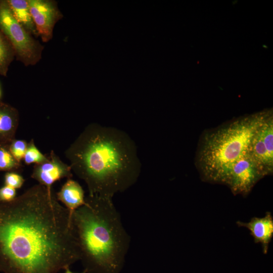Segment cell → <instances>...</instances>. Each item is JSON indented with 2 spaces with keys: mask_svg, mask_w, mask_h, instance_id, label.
I'll return each mask as SVG.
<instances>
[{
  "mask_svg": "<svg viewBox=\"0 0 273 273\" xmlns=\"http://www.w3.org/2000/svg\"><path fill=\"white\" fill-rule=\"evenodd\" d=\"M79 260L71 217L37 184L0 202V271L58 273Z\"/></svg>",
  "mask_w": 273,
  "mask_h": 273,
  "instance_id": "1",
  "label": "cell"
},
{
  "mask_svg": "<svg viewBox=\"0 0 273 273\" xmlns=\"http://www.w3.org/2000/svg\"><path fill=\"white\" fill-rule=\"evenodd\" d=\"M65 154L89 196L112 199L133 186L141 171L136 146L129 135L98 123L87 125Z\"/></svg>",
  "mask_w": 273,
  "mask_h": 273,
  "instance_id": "2",
  "label": "cell"
},
{
  "mask_svg": "<svg viewBox=\"0 0 273 273\" xmlns=\"http://www.w3.org/2000/svg\"><path fill=\"white\" fill-rule=\"evenodd\" d=\"M71 222L84 270L120 273L130 237L112 199L88 195L72 214Z\"/></svg>",
  "mask_w": 273,
  "mask_h": 273,
  "instance_id": "3",
  "label": "cell"
},
{
  "mask_svg": "<svg viewBox=\"0 0 273 273\" xmlns=\"http://www.w3.org/2000/svg\"><path fill=\"white\" fill-rule=\"evenodd\" d=\"M268 112L241 117L203 133L196 158L203 180L225 185L233 164L249 152L256 130Z\"/></svg>",
  "mask_w": 273,
  "mask_h": 273,
  "instance_id": "4",
  "label": "cell"
},
{
  "mask_svg": "<svg viewBox=\"0 0 273 273\" xmlns=\"http://www.w3.org/2000/svg\"><path fill=\"white\" fill-rule=\"evenodd\" d=\"M0 30L11 43L17 59L25 66L39 62L43 46L16 20L7 1L0 2Z\"/></svg>",
  "mask_w": 273,
  "mask_h": 273,
  "instance_id": "5",
  "label": "cell"
},
{
  "mask_svg": "<svg viewBox=\"0 0 273 273\" xmlns=\"http://www.w3.org/2000/svg\"><path fill=\"white\" fill-rule=\"evenodd\" d=\"M264 176V174L248 152L233 164L225 185L234 195H246Z\"/></svg>",
  "mask_w": 273,
  "mask_h": 273,
  "instance_id": "6",
  "label": "cell"
},
{
  "mask_svg": "<svg viewBox=\"0 0 273 273\" xmlns=\"http://www.w3.org/2000/svg\"><path fill=\"white\" fill-rule=\"evenodd\" d=\"M249 153L265 176L273 171V117L269 112L256 130Z\"/></svg>",
  "mask_w": 273,
  "mask_h": 273,
  "instance_id": "7",
  "label": "cell"
},
{
  "mask_svg": "<svg viewBox=\"0 0 273 273\" xmlns=\"http://www.w3.org/2000/svg\"><path fill=\"white\" fill-rule=\"evenodd\" d=\"M29 8L38 36L48 42L52 39L56 23L63 18L57 3L52 0H28Z\"/></svg>",
  "mask_w": 273,
  "mask_h": 273,
  "instance_id": "8",
  "label": "cell"
},
{
  "mask_svg": "<svg viewBox=\"0 0 273 273\" xmlns=\"http://www.w3.org/2000/svg\"><path fill=\"white\" fill-rule=\"evenodd\" d=\"M72 175L70 165L51 151L48 161L34 165L31 177L52 191V187L55 182L64 178H70Z\"/></svg>",
  "mask_w": 273,
  "mask_h": 273,
  "instance_id": "9",
  "label": "cell"
},
{
  "mask_svg": "<svg viewBox=\"0 0 273 273\" xmlns=\"http://www.w3.org/2000/svg\"><path fill=\"white\" fill-rule=\"evenodd\" d=\"M239 226L245 227L250 232L255 243H260L263 252L266 254L273 236V217L267 212L262 217H254L248 222L237 221Z\"/></svg>",
  "mask_w": 273,
  "mask_h": 273,
  "instance_id": "10",
  "label": "cell"
},
{
  "mask_svg": "<svg viewBox=\"0 0 273 273\" xmlns=\"http://www.w3.org/2000/svg\"><path fill=\"white\" fill-rule=\"evenodd\" d=\"M57 200L68 210L71 217L74 212L85 203L84 191L76 180L68 178L57 193Z\"/></svg>",
  "mask_w": 273,
  "mask_h": 273,
  "instance_id": "11",
  "label": "cell"
},
{
  "mask_svg": "<svg viewBox=\"0 0 273 273\" xmlns=\"http://www.w3.org/2000/svg\"><path fill=\"white\" fill-rule=\"evenodd\" d=\"M19 121L18 110L0 102V145H9L15 139Z\"/></svg>",
  "mask_w": 273,
  "mask_h": 273,
  "instance_id": "12",
  "label": "cell"
},
{
  "mask_svg": "<svg viewBox=\"0 0 273 273\" xmlns=\"http://www.w3.org/2000/svg\"><path fill=\"white\" fill-rule=\"evenodd\" d=\"M7 1L16 20L31 35L39 36L30 14L28 0Z\"/></svg>",
  "mask_w": 273,
  "mask_h": 273,
  "instance_id": "13",
  "label": "cell"
},
{
  "mask_svg": "<svg viewBox=\"0 0 273 273\" xmlns=\"http://www.w3.org/2000/svg\"><path fill=\"white\" fill-rule=\"evenodd\" d=\"M15 56V51L7 38L0 31V74L6 76L8 67Z\"/></svg>",
  "mask_w": 273,
  "mask_h": 273,
  "instance_id": "14",
  "label": "cell"
},
{
  "mask_svg": "<svg viewBox=\"0 0 273 273\" xmlns=\"http://www.w3.org/2000/svg\"><path fill=\"white\" fill-rule=\"evenodd\" d=\"M21 166L10 152L9 145H0V170L14 171Z\"/></svg>",
  "mask_w": 273,
  "mask_h": 273,
  "instance_id": "15",
  "label": "cell"
},
{
  "mask_svg": "<svg viewBox=\"0 0 273 273\" xmlns=\"http://www.w3.org/2000/svg\"><path fill=\"white\" fill-rule=\"evenodd\" d=\"M27 165L32 163L38 164L49 160V157L44 155L36 146L34 140L31 139L28 143L27 148L23 159Z\"/></svg>",
  "mask_w": 273,
  "mask_h": 273,
  "instance_id": "16",
  "label": "cell"
},
{
  "mask_svg": "<svg viewBox=\"0 0 273 273\" xmlns=\"http://www.w3.org/2000/svg\"><path fill=\"white\" fill-rule=\"evenodd\" d=\"M28 143L23 140L14 139L9 145V149L15 160L19 163L23 160Z\"/></svg>",
  "mask_w": 273,
  "mask_h": 273,
  "instance_id": "17",
  "label": "cell"
},
{
  "mask_svg": "<svg viewBox=\"0 0 273 273\" xmlns=\"http://www.w3.org/2000/svg\"><path fill=\"white\" fill-rule=\"evenodd\" d=\"M4 181L5 185L17 189L21 188L23 186L25 182V179L20 174L10 171L5 174Z\"/></svg>",
  "mask_w": 273,
  "mask_h": 273,
  "instance_id": "18",
  "label": "cell"
},
{
  "mask_svg": "<svg viewBox=\"0 0 273 273\" xmlns=\"http://www.w3.org/2000/svg\"><path fill=\"white\" fill-rule=\"evenodd\" d=\"M16 197V189L6 185L0 188V202H12Z\"/></svg>",
  "mask_w": 273,
  "mask_h": 273,
  "instance_id": "19",
  "label": "cell"
},
{
  "mask_svg": "<svg viewBox=\"0 0 273 273\" xmlns=\"http://www.w3.org/2000/svg\"><path fill=\"white\" fill-rule=\"evenodd\" d=\"M64 273H77V272H74L70 270V267H67L64 269ZM78 273H86V272L85 271L83 270V271L81 272H78Z\"/></svg>",
  "mask_w": 273,
  "mask_h": 273,
  "instance_id": "20",
  "label": "cell"
},
{
  "mask_svg": "<svg viewBox=\"0 0 273 273\" xmlns=\"http://www.w3.org/2000/svg\"><path fill=\"white\" fill-rule=\"evenodd\" d=\"M2 97V90H1V86H0V99Z\"/></svg>",
  "mask_w": 273,
  "mask_h": 273,
  "instance_id": "21",
  "label": "cell"
}]
</instances>
